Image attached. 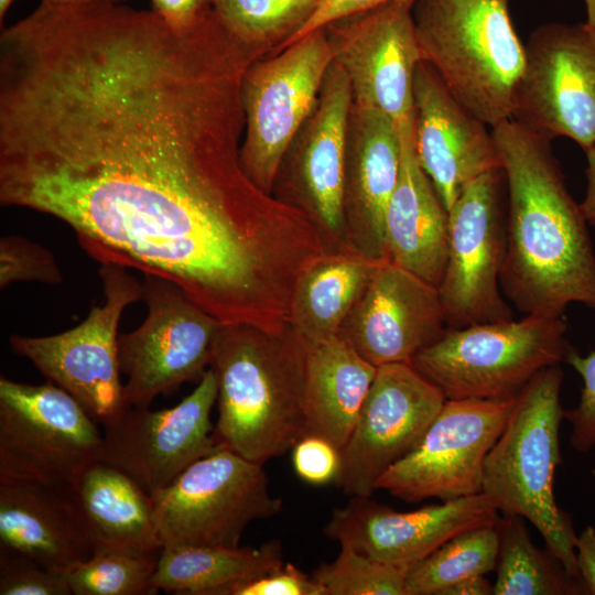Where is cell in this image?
Segmentation results:
<instances>
[{
	"label": "cell",
	"instance_id": "cell-1",
	"mask_svg": "<svg viewBox=\"0 0 595 595\" xmlns=\"http://www.w3.org/2000/svg\"><path fill=\"white\" fill-rule=\"evenodd\" d=\"M232 126L184 60H112L1 156L0 203L64 221L100 264L167 279L224 324L280 331L299 275L326 248L246 176Z\"/></svg>",
	"mask_w": 595,
	"mask_h": 595
},
{
	"label": "cell",
	"instance_id": "cell-2",
	"mask_svg": "<svg viewBox=\"0 0 595 595\" xmlns=\"http://www.w3.org/2000/svg\"><path fill=\"white\" fill-rule=\"evenodd\" d=\"M507 187L500 286L526 315L595 310V252L551 141L513 119L491 128Z\"/></svg>",
	"mask_w": 595,
	"mask_h": 595
},
{
	"label": "cell",
	"instance_id": "cell-3",
	"mask_svg": "<svg viewBox=\"0 0 595 595\" xmlns=\"http://www.w3.org/2000/svg\"><path fill=\"white\" fill-rule=\"evenodd\" d=\"M304 340L288 325L269 332L224 324L209 367L217 381V446L257 464L284 455L306 435Z\"/></svg>",
	"mask_w": 595,
	"mask_h": 595
},
{
	"label": "cell",
	"instance_id": "cell-4",
	"mask_svg": "<svg viewBox=\"0 0 595 595\" xmlns=\"http://www.w3.org/2000/svg\"><path fill=\"white\" fill-rule=\"evenodd\" d=\"M411 14L422 61L453 96L491 128L511 119L526 47L509 0H415Z\"/></svg>",
	"mask_w": 595,
	"mask_h": 595
},
{
	"label": "cell",
	"instance_id": "cell-5",
	"mask_svg": "<svg viewBox=\"0 0 595 595\" xmlns=\"http://www.w3.org/2000/svg\"><path fill=\"white\" fill-rule=\"evenodd\" d=\"M560 365L537 374L518 394L507 424L489 451L483 494L502 516L530 521L565 570L580 578L571 518L556 504L555 472L561 463L559 430L563 418Z\"/></svg>",
	"mask_w": 595,
	"mask_h": 595
},
{
	"label": "cell",
	"instance_id": "cell-6",
	"mask_svg": "<svg viewBox=\"0 0 595 595\" xmlns=\"http://www.w3.org/2000/svg\"><path fill=\"white\" fill-rule=\"evenodd\" d=\"M564 315L447 327L411 365L446 399H511L573 349Z\"/></svg>",
	"mask_w": 595,
	"mask_h": 595
},
{
	"label": "cell",
	"instance_id": "cell-7",
	"mask_svg": "<svg viewBox=\"0 0 595 595\" xmlns=\"http://www.w3.org/2000/svg\"><path fill=\"white\" fill-rule=\"evenodd\" d=\"M151 497L162 548H237L249 523L282 508L262 465L220 446Z\"/></svg>",
	"mask_w": 595,
	"mask_h": 595
},
{
	"label": "cell",
	"instance_id": "cell-8",
	"mask_svg": "<svg viewBox=\"0 0 595 595\" xmlns=\"http://www.w3.org/2000/svg\"><path fill=\"white\" fill-rule=\"evenodd\" d=\"M95 419L64 389L0 378V480L72 486L99 461Z\"/></svg>",
	"mask_w": 595,
	"mask_h": 595
},
{
	"label": "cell",
	"instance_id": "cell-9",
	"mask_svg": "<svg viewBox=\"0 0 595 595\" xmlns=\"http://www.w3.org/2000/svg\"><path fill=\"white\" fill-rule=\"evenodd\" d=\"M333 62L324 28L246 68L240 86L246 133L239 160L262 192L272 194L283 159L313 111Z\"/></svg>",
	"mask_w": 595,
	"mask_h": 595
},
{
	"label": "cell",
	"instance_id": "cell-10",
	"mask_svg": "<svg viewBox=\"0 0 595 595\" xmlns=\"http://www.w3.org/2000/svg\"><path fill=\"white\" fill-rule=\"evenodd\" d=\"M106 301L66 332L42 337L10 336L17 355L67 391L102 425L126 407L118 358V325L126 306L142 299V283L127 268L104 263L99 271Z\"/></svg>",
	"mask_w": 595,
	"mask_h": 595
},
{
	"label": "cell",
	"instance_id": "cell-11",
	"mask_svg": "<svg viewBox=\"0 0 595 595\" xmlns=\"http://www.w3.org/2000/svg\"><path fill=\"white\" fill-rule=\"evenodd\" d=\"M144 322L119 335L118 358L126 407H149L162 393L199 380L210 365L213 347L224 325L172 281L144 274Z\"/></svg>",
	"mask_w": 595,
	"mask_h": 595
},
{
	"label": "cell",
	"instance_id": "cell-12",
	"mask_svg": "<svg viewBox=\"0 0 595 595\" xmlns=\"http://www.w3.org/2000/svg\"><path fill=\"white\" fill-rule=\"evenodd\" d=\"M506 216L501 167L473 180L448 210L447 259L437 288L448 327L513 320L500 292Z\"/></svg>",
	"mask_w": 595,
	"mask_h": 595
},
{
	"label": "cell",
	"instance_id": "cell-13",
	"mask_svg": "<svg viewBox=\"0 0 595 595\" xmlns=\"http://www.w3.org/2000/svg\"><path fill=\"white\" fill-rule=\"evenodd\" d=\"M517 397L446 399L418 446L379 477L376 490L407 502L480 494L486 457Z\"/></svg>",
	"mask_w": 595,
	"mask_h": 595
},
{
	"label": "cell",
	"instance_id": "cell-14",
	"mask_svg": "<svg viewBox=\"0 0 595 595\" xmlns=\"http://www.w3.org/2000/svg\"><path fill=\"white\" fill-rule=\"evenodd\" d=\"M524 47L511 119L550 141L566 137L584 151L595 145V29L547 23Z\"/></svg>",
	"mask_w": 595,
	"mask_h": 595
},
{
	"label": "cell",
	"instance_id": "cell-15",
	"mask_svg": "<svg viewBox=\"0 0 595 595\" xmlns=\"http://www.w3.org/2000/svg\"><path fill=\"white\" fill-rule=\"evenodd\" d=\"M353 94L343 68L329 66L316 105L278 172L279 201L303 214L327 252L350 250L344 221V183Z\"/></svg>",
	"mask_w": 595,
	"mask_h": 595
},
{
	"label": "cell",
	"instance_id": "cell-16",
	"mask_svg": "<svg viewBox=\"0 0 595 595\" xmlns=\"http://www.w3.org/2000/svg\"><path fill=\"white\" fill-rule=\"evenodd\" d=\"M445 401L411 364L378 367L334 484L350 497H370L379 477L418 446Z\"/></svg>",
	"mask_w": 595,
	"mask_h": 595
},
{
	"label": "cell",
	"instance_id": "cell-17",
	"mask_svg": "<svg viewBox=\"0 0 595 595\" xmlns=\"http://www.w3.org/2000/svg\"><path fill=\"white\" fill-rule=\"evenodd\" d=\"M217 381L209 367L196 388L173 408L125 407L104 424L100 461L130 475L150 495L218 446L210 412Z\"/></svg>",
	"mask_w": 595,
	"mask_h": 595
},
{
	"label": "cell",
	"instance_id": "cell-18",
	"mask_svg": "<svg viewBox=\"0 0 595 595\" xmlns=\"http://www.w3.org/2000/svg\"><path fill=\"white\" fill-rule=\"evenodd\" d=\"M499 512L483 493L398 511L370 497H351L332 511L324 534L408 573L452 538L496 524Z\"/></svg>",
	"mask_w": 595,
	"mask_h": 595
},
{
	"label": "cell",
	"instance_id": "cell-19",
	"mask_svg": "<svg viewBox=\"0 0 595 595\" xmlns=\"http://www.w3.org/2000/svg\"><path fill=\"white\" fill-rule=\"evenodd\" d=\"M329 40L345 72L353 104L378 109L397 122L413 113V79L422 61L411 8L388 2L336 21Z\"/></svg>",
	"mask_w": 595,
	"mask_h": 595
},
{
	"label": "cell",
	"instance_id": "cell-20",
	"mask_svg": "<svg viewBox=\"0 0 595 595\" xmlns=\"http://www.w3.org/2000/svg\"><path fill=\"white\" fill-rule=\"evenodd\" d=\"M435 286L388 259L381 260L340 335L375 367L411 364L446 331Z\"/></svg>",
	"mask_w": 595,
	"mask_h": 595
},
{
	"label": "cell",
	"instance_id": "cell-21",
	"mask_svg": "<svg viewBox=\"0 0 595 595\" xmlns=\"http://www.w3.org/2000/svg\"><path fill=\"white\" fill-rule=\"evenodd\" d=\"M412 123L418 161L447 212L473 180L501 167L487 125L453 96L424 61L414 73Z\"/></svg>",
	"mask_w": 595,
	"mask_h": 595
},
{
	"label": "cell",
	"instance_id": "cell-22",
	"mask_svg": "<svg viewBox=\"0 0 595 595\" xmlns=\"http://www.w3.org/2000/svg\"><path fill=\"white\" fill-rule=\"evenodd\" d=\"M401 164L398 122L353 104L347 134L344 221L348 248L368 259H387L385 216Z\"/></svg>",
	"mask_w": 595,
	"mask_h": 595
},
{
	"label": "cell",
	"instance_id": "cell-23",
	"mask_svg": "<svg viewBox=\"0 0 595 595\" xmlns=\"http://www.w3.org/2000/svg\"><path fill=\"white\" fill-rule=\"evenodd\" d=\"M0 550L65 575L93 554L71 486L0 480Z\"/></svg>",
	"mask_w": 595,
	"mask_h": 595
},
{
	"label": "cell",
	"instance_id": "cell-24",
	"mask_svg": "<svg viewBox=\"0 0 595 595\" xmlns=\"http://www.w3.org/2000/svg\"><path fill=\"white\" fill-rule=\"evenodd\" d=\"M398 127L401 164L385 216L386 255L437 289L447 259L448 212L418 161L412 117Z\"/></svg>",
	"mask_w": 595,
	"mask_h": 595
},
{
	"label": "cell",
	"instance_id": "cell-25",
	"mask_svg": "<svg viewBox=\"0 0 595 595\" xmlns=\"http://www.w3.org/2000/svg\"><path fill=\"white\" fill-rule=\"evenodd\" d=\"M71 487L93 552L162 550L152 497L126 472L99 459Z\"/></svg>",
	"mask_w": 595,
	"mask_h": 595
},
{
	"label": "cell",
	"instance_id": "cell-26",
	"mask_svg": "<svg viewBox=\"0 0 595 595\" xmlns=\"http://www.w3.org/2000/svg\"><path fill=\"white\" fill-rule=\"evenodd\" d=\"M304 344L306 434L322 436L342 450L377 367L364 359L340 334Z\"/></svg>",
	"mask_w": 595,
	"mask_h": 595
},
{
	"label": "cell",
	"instance_id": "cell-27",
	"mask_svg": "<svg viewBox=\"0 0 595 595\" xmlns=\"http://www.w3.org/2000/svg\"><path fill=\"white\" fill-rule=\"evenodd\" d=\"M380 261L351 250L325 252L315 259L295 282L290 326L306 343L338 335Z\"/></svg>",
	"mask_w": 595,
	"mask_h": 595
},
{
	"label": "cell",
	"instance_id": "cell-28",
	"mask_svg": "<svg viewBox=\"0 0 595 595\" xmlns=\"http://www.w3.org/2000/svg\"><path fill=\"white\" fill-rule=\"evenodd\" d=\"M283 564L279 540L258 548H162L152 582L178 595H231L240 584Z\"/></svg>",
	"mask_w": 595,
	"mask_h": 595
},
{
	"label": "cell",
	"instance_id": "cell-29",
	"mask_svg": "<svg viewBox=\"0 0 595 595\" xmlns=\"http://www.w3.org/2000/svg\"><path fill=\"white\" fill-rule=\"evenodd\" d=\"M499 536L493 595L586 594L581 580L571 575L555 554L537 548L518 516H502L496 523Z\"/></svg>",
	"mask_w": 595,
	"mask_h": 595
},
{
	"label": "cell",
	"instance_id": "cell-30",
	"mask_svg": "<svg viewBox=\"0 0 595 595\" xmlns=\"http://www.w3.org/2000/svg\"><path fill=\"white\" fill-rule=\"evenodd\" d=\"M498 545L496 524L452 538L408 571L405 595H442L464 578L495 571Z\"/></svg>",
	"mask_w": 595,
	"mask_h": 595
},
{
	"label": "cell",
	"instance_id": "cell-31",
	"mask_svg": "<svg viewBox=\"0 0 595 595\" xmlns=\"http://www.w3.org/2000/svg\"><path fill=\"white\" fill-rule=\"evenodd\" d=\"M160 553L95 550L65 577L75 595H153Z\"/></svg>",
	"mask_w": 595,
	"mask_h": 595
},
{
	"label": "cell",
	"instance_id": "cell-32",
	"mask_svg": "<svg viewBox=\"0 0 595 595\" xmlns=\"http://www.w3.org/2000/svg\"><path fill=\"white\" fill-rule=\"evenodd\" d=\"M320 0H213L227 30L253 45L282 33L288 35L314 11Z\"/></svg>",
	"mask_w": 595,
	"mask_h": 595
},
{
	"label": "cell",
	"instance_id": "cell-33",
	"mask_svg": "<svg viewBox=\"0 0 595 595\" xmlns=\"http://www.w3.org/2000/svg\"><path fill=\"white\" fill-rule=\"evenodd\" d=\"M311 575L323 595H405L404 571L347 545H340L336 559Z\"/></svg>",
	"mask_w": 595,
	"mask_h": 595
},
{
	"label": "cell",
	"instance_id": "cell-34",
	"mask_svg": "<svg viewBox=\"0 0 595 595\" xmlns=\"http://www.w3.org/2000/svg\"><path fill=\"white\" fill-rule=\"evenodd\" d=\"M19 281L57 284L63 275L47 249L23 236H3L0 239V288Z\"/></svg>",
	"mask_w": 595,
	"mask_h": 595
},
{
	"label": "cell",
	"instance_id": "cell-35",
	"mask_svg": "<svg viewBox=\"0 0 595 595\" xmlns=\"http://www.w3.org/2000/svg\"><path fill=\"white\" fill-rule=\"evenodd\" d=\"M1 595H69L66 577L14 552L0 550Z\"/></svg>",
	"mask_w": 595,
	"mask_h": 595
},
{
	"label": "cell",
	"instance_id": "cell-36",
	"mask_svg": "<svg viewBox=\"0 0 595 595\" xmlns=\"http://www.w3.org/2000/svg\"><path fill=\"white\" fill-rule=\"evenodd\" d=\"M565 363L572 366L583 380L578 403L563 411V418L571 425L570 442L582 453L595 447V350L581 356L574 348Z\"/></svg>",
	"mask_w": 595,
	"mask_h": 595
},
{
	"label": "cell",
	"instance_id": "cell-37",
	"mask_svg": "<svg viewBox=\"0 0 595 595\" xmlns=\"http://www.w3.org/2000/svg\"><path fill=\"white\" fill-rule=\"evenodd\" d=\"M296 475L307 484L322 486L334 483L340 467V450L328 440L304 435L292 448Z\"/></svg>",
	"mask_w": 595,
	"mask_h": 595
},
{
	"label": "cell",
	"instance_id": "cell-38",
	"mask_svg": "<svg viewBox=\"0 0 595 595\" xmlns=\"http://www.w3.org/2000/svg\"><path fill=\"white\" fill-rule=\"evenodd\" d=\"M231 595H323L322 587L312 575L292 563L238 585Z\"/></svg>",
	"mask_w": 595,
	"mask_h": 595
},
{
	"label": "cell",
	"instance_id": "cell-39",
	"mask_svg": "<svg viewBox=\"0 0 595 595\" xmlns=\"http://www.w3.org/2000/svg\"><path fill=\"white\" fill-rule=\"evenodd\" d=\"M388 2H399L412 8L415 0H320L310 17L286 36L281 47L284 48L303 36L336 21Z\"/></svg>",
	"mask_w": 595,
	"mask_h": 595
},
{
	"label": "cell",
	"instance_id": "cell-40",
	"mask_svg": "<svg viewBox=\"0 0 595 595\" xmlns=\"http://www.w3.org/2000/svg\"><path fill=\"white\" fill-rule=\"evenodd\" d=\"M152 9L169 23L185 26L195 21L212 6L213 0H151Z\"/></svg>",
	"mask_w": 595,
	"mask_h": 595
},
{
	"label": "cell",
	"instance_id": "cell-41",
	"mask_svg": "<svg viewBox=\"0 0 595 595\" xmlns=\"http://www.w3.org/2000/svg\"><path fill=\"white\" fill-rule=\"evenodd\" d=\"M576 565L586 594L595 595V529L587 526L577 536L575 544Z\"/></svg>",
	"mask_w": 595,
	"mask_h": 595
},
{
	"label": "cell",
	"instance_id": "cell-42",
	"mask_svg": "<svg viewBox=\"0 0 595 595\" xmlns=\"http://www.w3.org/2000/svg\"><path fill=\"white\" fill-rule=\"evenodd\" d=\"M585 154L587 161L585 169L587 185L585 197L580 205L587 224L595 227V145L586 149Z\"/></svg>",
	"mask_w": 595,
	"mask_h": 595
},
{
	"label": "cell",
	"instance_id": "cell-43",
	"mask_svg": "<svg viewBox=\"0 0 595 595\" xmlns=\"http://www.w3.org/2000/svg\"><path fill=\"white\" fill-rule=\"evenodd\" d=\"M494 583L485 575L464 578L446 588L442 595H491Z\"/></svg>",
	"mask_w": 595,
	"mask_h": 595
},
{
	"label": "cell",
	"instance_id": "cell-44",
	"mask_svg": "<svg viewBox=\"0 0 595 595\" xmlns=\"http://www.w3.org/2000/svg\"><path fill=\"white\" fill-rule=\"evenodd\" d=\"M586 7V22L595 29V0H584Z\"/></svg>",
	"mask_w": 595,
	"mask_h": 595
},
{
	"label": "cell",
	"instance_id": "cell-45",
	"mask_svg": "<svg viewBox=\"0 0 595 595\" xmlns=\"http://www.w3.org/2000/svg\"><path fill=\"white\" fill-rule=\"evenodd\" d=\"M53 3L57 4H87V3H96V2H102V1H117L121 2L123 0H48Z\"/></svg>",
	"mask_w": 595,
	"mask_h": 595
},
{
	"label": "cell",
	"instance_id": "cell-46",
	"mask_svg": "<svg viewBox=\"0 0 595 595\" xmlns=\"http://www.w3.org/2000/svg\"><path fill=\"white\" fill-rule=\"evenodd\" d=\"M14 0H0V20L3 21V18L6 17L10 6L13 3Z\"/></svg>",
	"mask_w": 595,
	"mask_h": 595
}]
</instances>
